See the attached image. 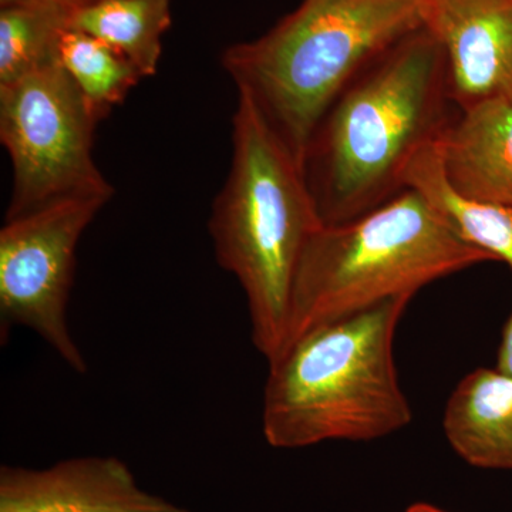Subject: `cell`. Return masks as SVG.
Instances as JSON below:
<instances>
[{"label": "cell", "mask_w": 512, "mask_h": 512, "mask_svg": "<svg viewBox=\"0 0 512 512\" xmlns=\"http://www.w3.org/2000/svg\"><path fill=\"white\" fill-rule=\"evenodd\" d=\"M443 430L470 466L512 470V375L478 367L464 376L448 397Z\"/></svg>", "instance_id": "cell-11"}, {"label": "cell", "mask_w": 512, "mask_h": 512, "mask_svg": "<svg viewBox=\"0 0 512 512\" xmlns=\"http://www.w3.org/2000/svg\"><path fill=\"white\" fill-rule=\"evenodd\" d=\"M59 63L99 121L106 119L144 79L137 67L113 47L73 28L60 37Z\"/></svg>", "instance_id": "cell-15"}, {"label": "cell", "mask_w": 512, "mask_h": 512, "mask_svg": "<svg viewBox=\"0 0 512 512\" xmlns=\"http://www.w3.org/2000/svg\"><path fill=\"white\" fill-rule=\"evenodd\" d=\"M406 187L419 191L461 241L512 269V205L467 200L451 190L436 146L414 158Z\"/></svg>", "instance_id": "cell-12"}, {"label": "cell", "mask_w": 512, "mask_h": 512, "mask_svg": "<svg viewBox=\"0 0 512 512\" xmlns=\"http://www.w3.org/2000/svg\"><path fill=\"white\" fill-rule=\"evenodd\" d=\"M110 198L86 195L50 202L9 218L0 231L2 330L25 326L40 336L70 369L87 373L70 333L67 303L80 238Z\"/></svg>", "instance_id": "cell-7"}, {"label": "cell", "mask_w": 512, "mask_h": 512, "mask_svg": "<svg viewBox=\"0 0 512 512\" xmlns=\"http://www.w3.org/2000/svg\"><path fill=\"white\" fill-rule=\"evenodd\" d=\"M100 121L60 63L0 86V140L13 167L6 220L70 197H113L94 163Z\"/></svg>", "instance_id": "cell-6"}, {"label": "cell", "mask_w": 512, "mask_h": 512, "mask_svg": "<svg viewBox=\"0 0 512 512\" xmlns=\"http://www.w3.org/2000/svg\"><path fill=\"white\" fill-rule=\"evenodd\" d=\"M322 225L302 165L239 96L231 168L208 229L218 264L244 291L252 342L266 362L284 349L296 271Z\"/></svg>", "instance_id": "cell-4"}, {"label": "cell", "mask_w": 512, "mask_h": 512, "mask_svg": "<svg viewBox=\"0 0 512 512\" xmlns=\"http://www.w3.org/2000/svg\"><path fill=\"white\" fill-rule=\"evenodd\" d=\"M413 298L399 296L308 330L268 362L262 433L269 446L363 443L412 423L394 338Z\"/></svg>", "instance_id": "cell-2"}, {"label": "cell", "mask_w": 512, "mask_h": 512, "mask_svg": "<svg viewBox=\"0 0 512 512\" xmlns=\"http://www.w3.org/2000/svg\"><path fill=\"white\" fill-rule=\"evenodd\" d=\"M0 512H190L140 487L120 458H69L46 468L2 466Z\"/></svg>", "instance_id": "cell-9"}, {"label": "cell", "mask_w": 512, "mask_h": 512, "mask_svg": "<svg viewBox=\"0 0 512 512\" xmlns=\"http://www.w3.org/2000/svg\"><path fill=\"white\" fill-rule=\"evenodd\" d=\"M72 13L46 0L0 5V86L59 63L60 37Z\"/></svg>", "instance_id": "cell-14"}, {"label": "cell", "mask_w": 512, "mask_h": 512, "mask_svg": "<svg viewBox=\"0 0 512 512\" xmlns=\"http://www.w3.org/2000/svg\"><path fill=\"white\" fill-rule=\"evenodd\" d=\"M420 26L417 0H303L264 36L229 46L221 62L239 96L302 165L330 104Z\"/></svg>", "instance_id": "cell-3"}, {"label": "cell", "mask_w": 512, "mask_h": 512, "mask_svg": "<svg viewBox=\"0 0 512 512\" xmlns=\"http://www.w3.org/2000/svg\"><path fill=\"white\" fill-rule=\"evenodd\" d=\"M437 151L451 190L471 201L512 205V101L458 110Z\"/></svg>", "instance_id": "cell-10"}, {"label": "cell", "mask_w": 512, "mask_h": 512, "mask_svg": "<svg viewBox=\"0 0 512 512\" xmlns=\"http://www.w3.org/2000/svg\"><path fill=\"white\" fill-rule=\"evenodd\" d=\"M170 25V0H89L70 19V28L113 47L143 77L157 73L163 36Z\"/></svg>", "instance_id": "cell-13"}, {"label": "cell", "mask_w": 512, "mask_h": 512, "mask_svg": "<svg viewBox=\"0 0 512 512\" xmlns=\"http://www.w3.org/2000/svg\"><path fill=\"white\" fill-rule=\"evenodd\" d=\"M439 43L458 110L512 101V0H417Z\"/></svg>", "instance_id": "cell-8"}, {"label": "cell", "mask_w": 512, "mask_h": 512, "mask_svg": "<svg viewBox=\"0 0 512 512\" xmlns=\"http://www.w3.org/2000/svg\"><path fill=\"white\" fill-rule=\"evenodd\" d=\"M495 367L512 375V312L510 318L505 322L500 348H498L497 366Z\"/></svg>", "instance_id": "cell-16"}, {"label": "cell", "mask_w": 512, "mask_h": 512, "mask_svg": "<svg viewBox=\"0 0 512 512\" xmlns=\"http://www.w3.org/2000/svg\"><path fill=\"white\" fill-rule=\"evenodd\" d=\"M493 261L407 188L362 217L313 234L293 281L284 349L308 330Z\"/></svg>", "instance_id": "cell-5"}, {"label": "cell", "mask_w": 512, "mask_h": 512, "mask_svg": "<svg viewBox=\"0 0 512 512\" xmlns=\"http://www.w3.org/2000/svg\"><path fill=\"white\" fill-rule=\"evenodd\" d=\"M46 2L56 3V5L69 9L70 12H74V10L82 8L83 5H86L89 0H46Z\"/></svg>", "instance_id": "cell-17"}, {"label": "cell", "mask_w": 512, "mask_h": 512, "mask_svg": "<svg viewBox=\"0 0 512 512\" xmlns=\"http://www.w3.org/2000/svg\"><path fill=\"white\" fill-rule=\"evenodd\" d=\"M457 113L443 50L420 26L357 74L313 131L302 171L323 225L407 190L410 164L439 144Z\"/></svg>", "instance_id": "cell-1"}]
</instances>
